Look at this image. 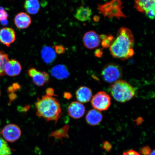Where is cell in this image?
<instances>
[{
    "mask_svg": "<svg viewBox=\"0 0 155 155\" xmlns=\"http://www.w3.org/2000/svg\"><path fill=\"white\" fill-rule=\"evenodd\" d=\"M51 74L52 76L59 80L68 78L70 75L67 67L62 64L54 66L51 69Z\"/></svg>",
    "mask_w": 155,
    "mask_h": 155,
    "instance_id": "15",
    "label": "cell"
},
{
    "mask_svg": "<svg viewBox=\"0 0 155 155\" xmlns=\"http://www.w3.org/2000/svg\"><path fill=\"white\" fill-rule=\"evenodd\" d=\"M0 96H1V91H0Z\"/></svg>",
    "mask_w": 155,
    "mask_h": 155,
    "instance_id": "36",
    "label": "cell"
},
{
    "mask_svg": "<svg viewBox=\"0 0 155 155\" xmlns=\"http://www.w3.org/2000/svg\"><path fill=\"white\" fill-rule=\"evenodd\" d=\"M83 42L85 47L93 49L100 46L101 39L100 36L96 32L90 31L86 32L83 36Z\"/></svg>",
    "mask_w": 155,
    "mask_h": 155,
    "instance_id": "9",
    "label": "cell"
},
{
    "mask_svg": "<svg viewBox=\"0 0 155 155\" xmlns=\"http://www.w3.org/2000/svg\"><path fill=\"white\" fill-rule=\"evenodd\" d=\"M152 150L150 147L148 146H145L141 149L140 152L141 155H150Z\"/></svg>",
    "mask_w": 155,
    "mask_h": 155,
    "instance_id": "27",
    "label": "cell"
},
{
    "mask_svg": "<svg viewBox=\"0 0 155 155\" xmlns=\"http://www.w3.org/2000/svg\"><path fill=\"white\" fill-rule=\"evenodd\" d=\"M92 14V9L90 7L82 6L77 9L74 17L81 22H85L91 20Z\"/></svg>",
    "mask_w": 155,
    "mask_h": 155,
    "instance_id": "18",
    "label": "cell"
},
{
    "mask_svg": "<svg viewBox=\"0 0 155 155\" xmlns=\"http://www.w3.org/2000/svg\"><path fill=\"white\" fill-rule=\"evenodd\" d=\"M14 22L17 28L20 29H26L31 24V19L27 13L21 12L15 16Z\"/></svg>",
    "mask_w": 155,
    "mask_h": 155,
    "instance_id": "13",
    "label": "cell"
},
{
    "mask_svg": "<svg viewBox=\"0 0 155 155\" xmlns=\"http://www.w3.org/2000/svg\"><path fill=\"white\" fill-rule=\"evenodd\" d=\"M112 96L116 101L124 103L134 98L136 90L127 81L119 80L112 84L110 88Z\"/></svg>",
    "mask_w": 155,
    "mask_h": 155,
    "instance_id": "3",
    "label": "cell"
},
{
    "mask_svg": "<svg viewBox=\"0 0 155 155\" xmlns=\"http://www.w3.org/2000/svg\"><path fill=\"white\" fill-rule=\"evenodd\" d=\"M54 51L55 53L58 54H62L65 53L66 48L64 46L61 45H57L54 46Z\"/></svg>",
    "mask_w": 155,
    "mask_h": 155,
    "instance_id": "26",
    "label": "cell"
},
{
    "mask_svg": "<svg viewBox=\"0 0 155 155\" xmlns=\"http://www.w3.org/2000/svg\"><path fill=\"white\" fill-rule=\"evenodd\" d=\"M16 38L15 31L12 28H4L0 29V42L9 47Z\"/></svg>",
    "mask_w": 155,
    "mask_h": 155,
    "instance_id": "10",
    "label": "cell"
},
{
    "mask_svg": "<svg viewBox=\"0 0 155 155\" xmlns=\"http://www.w3.org/2000/svg\"><path fill=\"white\" fill-rule=\"evenodd\" d=\"M103 119L102 114L96 109L91 110L87 113L86 119L87 123L91 126L97 125L101 123Z\"/></svg>",
    "mask_w": 155,
    "mask_h": 155,
    "instance_id": "16",
    "label": "cell"
},
{
    "mask_svg": "<svg viewBox=\"0 0 155 155\" xmlns=\"http://www.w3.org/2000/svg\"><path fill=\"white\" fill-rule=\"evenodd\" d=\"M8 15L3 7H0V22L3 25L8 24L7 18Z\"/></svg>",
    "mask_w": 155,
    "mask_h": 155,
    "instance_id": "25",
    "label": "cell"
},
{
    "mask_svg": "<svg viewBox=\"0 0 155 155\" xmlns=\"http://www.w3.org/2000/svg\"><path fill=\"white\" fill-rule=\"evenodd\" d=\"M1 133L5 140L11 143L18 140L21 135L20 127L14 124H9L5 126Z\"/></svg>",
    "mask_w": 155,
    "mask_h": 155,
    "instance_id": "7",
    "label": "cell"
},
{
    "mask_svg": "<svg viewBox=\"0 0 155 155\" xmlns=\"http://www.w3.org/2000/svg\"><path fill=\"white\" fill-rule=\"evenodd\" d=\"M103 54V52L101 49H97L94 52L95 56L98 58L101 57Z\"/></svg>",
    "mask_w": 155,
    "mask_h": 155,
    "instance_id": "32",
    "label": "cell"
},
{
    "mask_svg": "<svg viewBox=\"0 0 155 155\" xmlns=\"http://www.w3.org/2000/svg\"><path fill=\"white\" fill-rule=\"evenodd\" d=\"M91 104L93 107L99 111L107 110L111 104V98L107 93L100 91L92 97Z\"/></svg>",
    "mask_w": 155,
    "mask_h": 155,
    "instance_id": "6",
    "label": "cell"
},
{
    "mask_svg": "<svg viewBox=\"0 0 155 155\" xmlns=\"http://www.w3.org/2000/svg\"><path fill=\"white\" fill-rule=\"evenodd\" d=\"M36 114L46 121H55L57 123L62 115L61 104L57 98L46 95L38 98L35 104Z\"/></svg>",
    "mask_w": 155,
    "mask_h": 155,
    "instance_id": "2",
    "label": "cell"
},
{
    "mask_svg": "<svg viewBox=\"0 0 155 155\" xmlns=\"http://www.w3.org/2000/svg\"><path fill=\"white\" fill-rule=\"evenodd\" d=\"M22 68L21 64L15 59L10 60L5 66V74L9 76L14 77L18 75L22 71Z\"/></svg>",
    "mask_w": 155,
    "mask_h": 155,
    "instance_id": "12",
    "label": "cell"
},
{
    "mask_svg": "<svg viewBox=\"0 0 155 155\" xmlns=\"http://www.w3.org/2000/svg\"><path fill=\"white\" fill-rule=\"evenodd\" d=\"M77 100L81 103L88 102L91 98L92 93L91 90L86 86H81L75 93Z\"/></svg>",
    "mask_w": 155,
    "mask_h": 155,
    "instance_id": "14",
    "label": "cell"
},
{
    "mask_svg": "<svg viewBox=\"0 0 155 155\" xmlns=\"http://www.w3.org/2000/svg\"><path fill=\"white\" fill-rule=\"evenodd\" d=\"M155 150H153L152 152H151L150 155H155Z\"/></svg>",
    "mask_w": 155,
    "mask_h": 155,
    "instance_id": "35",
    "label": "cell"
},
{
    "mask_svg": "<svg viewBox=\"0 0 155 155\" xmlns=\"http://www.w3.org/2000/svg\"><path fill=\"white\" fill-rule=\"evenodd\" d=\"M64 96L65 98L67 99H70L71 98V97H72L71 93L67 92L64 93Z\"/></svg>",
    "mask_w": 155,
    "mask_h": 155,
    "instance_id": "33",
    "label": "cell"
},
{
    "mask_svg": "<svg viewBox=\"0 0 155 155\" xmlns=\"http://www.w3.org/2000/svg\"><path fill=\"white\" fill-rule=\"evenodd\" d=\"M69 129V126L68 125H66L61 128L52 132L49 136V137H53L54 139V143L57 139H60L63 141V138H69L68 132Z\"/></svg>",
    "mask_w": 155,
    "mask_h": 155,
    "instance_id": "21",
    "label": "cell"
},
{
    "mask_svg": "<svg viewBox=\"0 0 155 155\" xmlns=\"http://www.w3.org/2000/svg\"><path fill=\"white\" fill-rule=\"evenodd\" d=\"M103 148L107 152H109L111 150L112 146L109 142L107 141H104L103 143Z\"/></svg>",
    "mask_w": 155,
    "mask_h": 155,
    "instance_id": "28",
    "label": "cell"
},
{
    "mask_svg": "<svg viewBox=\"0 0 155 155\" xmlns=\"http://www.w3.org/2000/svg\"><path fill=\"white\" fill-rule=\"evenodd\" d=\"M16 94H11L9 96V98L11 101L17 98Z\"/></svg>",
    "mask_w": 155,
    "mask_h": 155,
    "instance_id": "34",
    "label": "cell"
},
{
    "mask_svg": "<svg viewBox=\"0 0 155 155\" xmlns=\"http://www.w3.org/2000/svg\"><path fill=\"white\" fill-rule=\"evenodd\" d=\"M114 40V36L111 35H107L106 37L104 39L102 40L101 45L103 47L107 48L110 47Z\"/></svg>",
    "mask_w": 155,
    "mask_h": 155,
    "instance_id": "24",
    "label": "cell"
},
{
    "mask_svg": "<svg viewBox=\"0 0 155 155\" xmlns=\"http://www.w3.org/2000/svg\"><path fill=\"white\" fill-rule=\"evenodd\" d=\"M46 95L48 96H57L55 94V91L51 88H48L46 90Z\"/></svg>",
    "mask_w": 155,
    "mask_h": 155,
    "instance_id": "30",
    "label": "cell"
},
{
    "mask_svg": "<svg viewBox=\"0 0 155 155\" xmlns=\"http://www.w3.org/2000/svg\"><path fill=\"white\" fill-rule=\"evenodd\" d=\"M155 0H135L134 7L137 11L145 13L149 10L155 9Z\"/></svg>",
    "mask_w": 155,
    "mask_h": 155,
    "instance_id": "17",
    "label": "cell"
},
{
    "mask_svg": "<svg viewBox=\"0 0 155 155\" xmlns=\"http://www.w3.org/2000/svg\"><path fill=\"white\" fill-rule=\"evenodd\" d=\"M145 14L149 18L153 19L155 17V9L149 10L147 11Z\"/></svg>",
    "mask_w": 155,
    "mask_h": 155,
    "instance_id": "29",
    "label": "cell"
},
{
    "mask_svg": "<svg viewBox=\"0 0 155 155\" xmlns=\"http://www.w3.org/2000/svg\"><path fill=\"white\" fill-rule=\"evenodd\" d=\"M68 112L71 117L74 119H79L84 115L85 107L80 102H73L68 107Z\"/></svg>",
    "mask_w": 155,
    "mask_h": 155,
    "instance_id": "11",
    "label": "cell"
},
{
    "mask_svg": "<svg viewBox=\"0 0 155 155\" xmlns=\"http://www.w3.org/2000/svg\"><path fill=\"white\" fill-rule=\"evenodd\" d=\"M102 76L106 82L113 83L123 77V70L119 65L110 63L104 66L101 72Z\"/></svg>",
    "mask_w": 155,
    "mask_h": 155,
    "instance_id": "5",
    "label": "cell"
},
{
    "mask_svg": "<svg viewBox=\"0 0 155 155\" xmlns=\"http://www.w3.org/2000/svg\"><path fill=\"white\" fill-rule=\"evenodd\" d=\"M9 61L8 55L3 51H0V77L5 74V67Z\"/></svg>",
    "mask_w": 155,
    "mask_h": 155,
    "instance_id": "22",
    "label": "cell"
},
{
    "mask_svg": "<svg viewBox=\"0 0 155 155\" xmlns=\"http://www.w3.org/2000/svg\"><path fill=\"white\" fill-rule=\"evenodd\" d=\"M123 155H140L139 153L133 150H130L124 152Z\"/></svg>",
    "mask_w": 155,
    "mask_h": 155,
    "instance_id": "31",
    "label": "cell"
},
{
    "mask_svg": "<svg viewBox=\"0 0 155 155\" xmlns=\"http://www.w3.org/2000/svg\"><path fill=\"white\" fill-rule=\"evenodd\" d=\"M122 0H111L104 5H98V9L104 17L126 18L127 16L122 11Z\"/></svg>",
    "mask_w": 155,
    "mask_h": 155,
    "instance_id": "4",
    "label": "cell"
},
{
    "mask_svg": "<svg viewBox=\"0 0 155 155\" xmlns=\"http://www.w3.org/2000/svg\"><path fill=\"white\" fill-rule=\"evenodd\" d=\"M11 154V149L7 143L0 137V155H10Z\"/></svg>",
    "mask_w": 155,
    "mask_h": 155,
    "instance_id": "23",
    "label": "cell"
},
{
    "mask_svg": "<svg viewBox=\"0 0 155 155\" xmlns=\"http://www.w3.org/2000/svg\"><path fill=\"white\" fill-rule=\"evenodd\" d=\"M24 8L27 12L31 15H35L39 11L40 5L38 0H26Z\"/></svg>",
    "mask_w": 155,
    "mask_h": 155,
    "instance_id": "20",
    "label": "cell"
},
{
    "mask_svg": "<svg viewBox=\"0 0 155 155\" xmlns=\"http://www.w3.org/2000/svg\"><path fill=\"white\" fill-rule=\"evenodd\" d=\"M41 55L42 59L46 64H50L55 60L56 55L54 50L49 46H45L42 49Z\"/></svg>",
    "mask_w": 155,
    "mask_h": 155,
    "instance_id": "19",
    "label": "cell"
},
{
    "mask_svg": "<svg viewBox=\"0 0 155 155\" xmlns=\"http://www.w3.org/2000/svg\"><path fill=\"white\" fill-rule=\"evenodd\" d=\"M28 73L29 76L32 78L33 82L37 86H43L49 82V75L45 71H39L32 68L28 70Z\"/></svg>",
    "mask_w": 155,
    "mask_h": 155,
    "instance_id": "8",
    "label": "cell"
},
{
    "mask_svg": "<svg viewBox=\"0 0 155 155\" xmlns=\"http://www.w3.org/2000/svg\"><path fill=\"white\" fill-rule=\"evenodd\" d=\"M134 38L131 30L122 27L118 30L116 39L110 46V51L114 58L125 61L134 55Z\"/></svg>",
    "mask_w": 155,
    "mask_h": 155,
    "instance_id": "1",
    "label": "cell"
}]
</instances>
